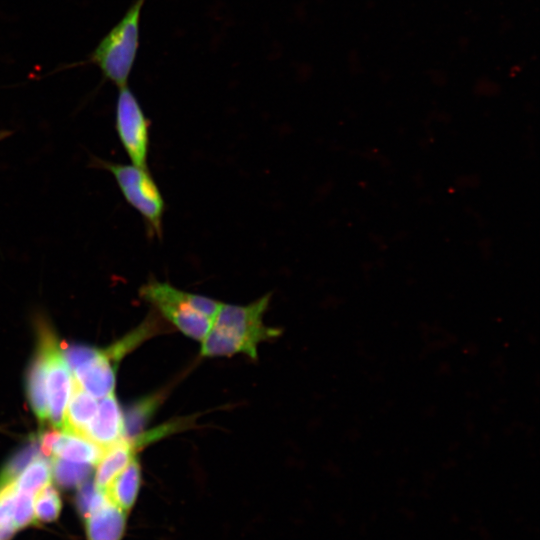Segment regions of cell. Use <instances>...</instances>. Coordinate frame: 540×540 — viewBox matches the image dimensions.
<instances>
[{"instance_id":"cell-23","label":"cell","mask_w":540,"mask_h":540,"mask_svg":"<svg viewBox=\"0 0 540 540\" xmlns=\"http://www.w3.org/2000/svg\"><path fill=\"white\" fill-rule=\"evenodd\" d=\"M100 351L93 347L85 345H71L67 346L63 351V357L70 370H74L80 365L92 360Z\"/></svg>"},{"instance_id":"cell-20","label":"cell","mask_w":540,"mask_h":540,"mask_svg":"<svg viewBox=\"0 0 540 540\" xmlns=\"http://www.w3.org/2000/svg\"><path fill=\"white\" fill-rule=\"evenodd\" d=\"M34 521L52 522L56 520L61 511V499L58 491L47 485L33 497Z\"/></svg>"},{"instance_id":"cell-2","label":"cell","mask_w":540,"mask_h":540,"mask_svg":"<svg viewBox=\"0 0 540 540\" xmlns=\"http://www.w3.org/2000/svg\"><path fill=\"white\" fill-rule=\"evenodd\" d=\"M140 296L185 336L201 342L207 335L221 302L182 291L167 282L150 281Z\"/></svg>"},{"instance_id":"cell-17","label":"cell","mask_w":540,"mask_h":540,"mask_svg":"<svg viewBox=\"0 0 540 540\" xmlns=\"http://www.w3.org/2000/svg\"><path fill=\"white\" fill-rule=\"evenodd\" d=\"M52 468L49 461L38 456L16 478L14 485L19 492L35 495L51 484Z\"/></svg>"},{"instance_id":"cell-19","label":"cell","mask_w":540,"mask_h":540,"mask_svg":"<svg viewBox=\"0 0 540 540\" xmlns=\"http://www.w3.org/2000/svg\"><path fill=\"white\" fill-rule=\"evenodd\" d=\"M40 453L39 439H31L18 449L0 470V488L15 482L25 467Z\"/></svg>"},{"instance_id":"cell-11","label":"cell","mask_w":540,"mask_h":540,"mask_svg":"<svg viewBox=\"0 0 540 540\" xmlns=\"http://www.w3.org/2000/svg\"><path fill=\"white\" fill-rule=\"evenodd\" d=\"M136 451L137 448L127 438L106 448L97 462L94 478L96 487L104 491L111 480L136 457Z\"/></svg>"},{"instance_id":"cell-16","label":"cell","mask_w":540,"mask_h":540,"mask_svg":"<svg viewBox=\"0 0 540 540\" xmlns=\"http://www.w3.org/2000/svg\"><path fill=\"white\" fill-rule=\"evenodd\" d=\"M161 328L163 327L160 322L156 318L150 316L139 327L103 352L110 361H120L127 353L131 352L142 342L157 334Z\"/></svg>"},{"instance_id":"cell-12","label":"cell","mask_w":540,"mask_h":540,"mask_svg":"<svg viewBox=\"0 0 540 540\" xmlns=\"http://www.w3.org/2000/svg\"><path fill=\"white\" fill-rule=\"evenodd\" d=\"M71 391L72 395L68 408L65 410L62 428L66 432L84 436L90 421L96 414L97 403L74 379Z\"/></svg>"},{"instance_id":"cell-15","label":"cell","mask_w":540,"mask_h":540,"mask_svg":"<svg viewBox=\"0 0 540 540\" xmlns=\"http://www.w3.org/2000/svg\"><path fill=\"white\" fill-rule=\"evenodd\" d=\"M163 395V392H158L146 396L126 410L123 414L125 438L131 439L143 432L144 427L163 401Z\"/></svg>"},{"instance_id":"cell-3","label":"cell","mask_w":540,"mask_h":540,"mask_svg":"<svg viewBox=\"0 0 540 540\" xmlns=\"http://www.w3.org/2000/svg\"><path fill=\"white\" fill-rule=\"evenodd\" d=\"M146 0H134L123 17L99 41L85 63L96 65L106 80L127 85L140 39L141 12Z\"/></svg>"},{"instance_id":"cell-21","label":"cell","mask_w":540,"mask_h":540,"mask_svg":"<svg viewBox=\"0 0 540 540\" xmlns=\"http://www.w3.org/2000/svg\"><path fill=\"white\" fill-rule=\"evenodd\" d=\"M16 493L14 483L0 488V540H10L17 531L13 521Z\"/></svg>"},{"instance_id":"cell-7","label":"cell","mask_w":540,"mask_h":540,"mask_svg":"<svg viewBox=\"0 0 540 540\" xmlns=\"http://www.w3.org/2000/svg\"><path fill=\"white\" fill-rule=\"evenodd\" d=\"M41 452L47 457L94 465L103 454V449L87 437L66 431H44L39 438Z\"/></svg>"},{"instance_id":"cell-1","label":"cell","mask_w":540,"mask_h":540,"mask_svg":"<svg viewBox=\"0 0 540 540\" xmlns=\"http://www.w3.org/2000/svg\"><path fill=\"white\" fill-rule=\"evenodd\" d=\"M270 300L269 293L248 305L221 303L201 341L200 354L205 357L245 354L257 359L258 345L282 333L281 329L268 327L263 322Z\"/></svg>"},{"instance_id":"cell-14","label":"cell","mask_w":540,"mask_h":540,"mask_svg":"<svg viewBox=\"0 0 540 540\" xmlns=\"http://www.w3.org/2000/svg\"><path fill=\"white\" fill-rule=\"evenodd\" d=\"M26 391L30 407L38 420L41 422L48 420L46 363L39 348L28 368Z\"/></svg>"},{"instance_id":"cell-22","label":"cell","mask_w":540,"mask_h":540,"mask_svg":"<svg viewBox=\"0 0 540 540\" xmlns=\"http://www.w3.org/2000/svg\"><path fill=\"white\" fill-rule=\"evenodd\" d=\"M17 490V489H16ZM33 495L17 491L14 503L13 521L17 530L34 521Z\"/></svg>"},{"instance_id":"cell-24","label":"cell","mask_w":540,"mask_h":540,"mask_svg":"<svg viewBox=\"0 0 540 540\" xmlns=\"http://www.w3.org/2000/svg\"><path fill=\"white\" fill-rule=\"evenodd\" d=\"M5 136V132H0V139H2Z\"/></svg>"},{"instance_id":"cell-9","label":"cell","mask_w":540,"mask_h":540,"mask_svg":"<svg viewBox=\"0 0 540 540\" xmlns=\"http://www.w3.org/2000/svg\"><path fill=\"white\" fill-rule=\"evenodd\" d=\"M83 518L87 540H121L125 530L126 511L108 497Z\"/></svg>"},{"instance_id":"cell-10","label":"cell","mask_w":540,"mask_h":540,"mask_svg":"<svg viewBox=\"0 0 540 540\" xmlns=\"http://www.w3.org/2000/svg\"><path fill=\"white\" fill-rule=\"evenodd\" d=\"M75 382L88 394L103 398L114 391L115 368L104 352L73 370Z\"/></svg>"},{"instance_id":"cell-13","label":"cell","mask_w":540,"mask_h":540,"mask_svg":"<svg viewBox=\"0 0 540 540\" xmlns=\"http://www.w3.org/2000/svg\"><path fill=\"white\" fill-rule=\"evenodd\" d=\"M141 484V469L135 457L121 472H119L105 488L107 497L124 511H129L134 505Z\"/></svg>"},{"instance_id":"cell-18","label":"cell","mask_w":540,"mask_h":540,"mask_svg":"<svg viewBox=\"0 0 540 540\" xmlns=\"http://www.w3.org/2000/svg\"><path fill=\"white\" fill-rule=\"evenodd\" d=\"M52 478L63 488L79 487L88 480L92 465L76 463L60 457L51 460Z\"/></svg>"},{"instance_id":"cell-8","label":"cell","mask_w":540,"mask_h":540,"mask_svg":"<svg viewBox=\"0 0 540 540\" xmlns=\"http://www.w3.org/2000/svg\"><path fill=\"white\" fill-rule=\"evenodd\" d=\"M94 417L84 436L103 450L125 438L123 413L114 393L102 398Z\"/></svg>"},{"instance_id":"cell-4","label":"cell","mask_w":540,"mask_h":540,"mask_svg":"<svg viewBox=\"0 0 540 540\" xmlns=\"http://www.w3.org/2000/svg\"><path fill=\"white\" fill-rule=\"evenodd\" d=\"M115 178L125 200L143 217L150 231L162 234L163 196L148 169L96 159Z\"/></svg>"},{"instance_id":"cell-6","label":"cell","mask_w":540,"mask_h":540,"mask_svg":"<svg viewBox=\"0 0 540 540\" xmlns=\"http://www.w3.org/2000/svg\"><path fill=\"white\" fill-rule=\"evenodd\" d=\"M115 127L121 144L133 165L147 169L150 121L135 94L127 85L119 88Z\"/></svg>"},{"instance_id":"cell-5","label":"cell","mask_w":540,"mask_h":540,"mask_svg":"<svg viewBox=\"0 0 540 540\" xmlns=\"http://www.w3.org/2000/svg\"><path fill=\"white\" fill-rule=\"evenodd\" d=\"M38 348L46 363L48 419L53 427L62 428L73 377L53 331L45 324L39 327Z\"/></svg>"}]
</instances>
